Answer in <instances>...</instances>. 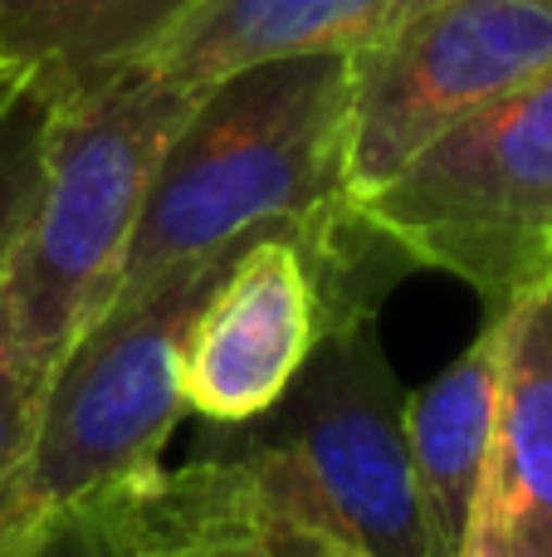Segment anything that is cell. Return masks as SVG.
<instances>
[{
  "label": "cell",
  "mask_w": 552,
  "mask_h": 557,
  "mask_svg": "<svg viewBox=\"0 0 552 557\" xmlns=\"http://www.w3.org/2000/svg\"><path fill=\"white\" fill-rule=\"evenodd\" d=\"M54 98L39 94L25 78H10L0 88V270H5L15 235L25 225L29 206L45 172V133Z\"/></svg>",
  "instance_id": "12"
},
{
  "label": "cell",
  "mask_w": 552,
  "mask_h": 557,
  "mask_svg": "<svg viewBox=\"0 0 552 557\" xmlns=\"http://www.w3.org/2000/svg\"><path fill=\"white\" fill-rule=\"evenodd\" d=\"M201 0H0V69L54 103L152 64Z\"/></svg>",
  "instance_id": "9"
},
{
  "label": "cell",
  "mask_w": 552,
  "mask_h": 557,
  "mask_svg": "<svg viewBox=\"0 0 552 557\" xmlns=\"http://www.w3.org/2000/svg\"><path fill=\"white\" fill-rule=\"evenodd\" d=\"M499 392L460 557H552V278L494 313Z\"/></svg>",
  "instance_id": "8"
},
{
  "label": "cell",
  "mask_w": 552,
  "mask_h": 557,
  "mask_svg": "<svg viewBox=\"0 0 552 557\" xmlns=\"http://www.w3.org/2000/svg\"><path fill=\"white\" fill-rule=\"evenodd\" d=\"M10 78H15V74H5V69H0V88H5V84H10Z\"/></svg>",
  "instance_id": "18"
},
{
  "label": "cell",
  "mask_w": 552,
  "mask_h": 557,
  "mask_svg": "<svg viewBox=\"0 0 552 557\" xmlns=\"http://www.w3.org/2000/svg\"><path fill=\"white\" fill-rule=\"evenodd\" d=\"M181 557H313V533L284 529L269 513L254 509V499L244 494V504L235 513H225L211 533L191 543Z\"/></svg>",
  "instance_id": "15"
},
{
  "label": "cell",
  "mask_w": 552,
  "mask_h": 557,
  "mask_svg": "<svg viewBox=\"0 0 552 557\" xmlns=\"http://www.w3.org/2000/svg\"><path fill=\"white\" fill-rule=\"evenodd\" d=\"M133 557H176V553H133Z\"/></svg>",
  "instance_id": "17"
},
{
  "label": "cell",
  "mask_w": 552,
  "mask_h": 557,
  "mask_svg": "<svg viewBox=\"0 0 552 557\" xmlns=\"http://www.w3.org/2000/svg\"><path fill=\"white\" fill-rule=\"evenodd\" d=\"M352 211L494 304L552 278V69L455 117Z\"/></svg>",
  "instance_id": "5"
},
{
  "label": "cell",
  "mask_w": 552,
  "mask_h": 557,
  "mask_svg": "<svg viewBox=\"0 0 552 557\" xmlns=\"http://www.w3.org/2000/svg\"><path fill=\"white\" fill-rule=\"evenodd\" d=\"M416 0H201L152 59L162 78L201 94L235 69L289 54H352Z\"/></svg>",
  "instance_id": "10"
},
{
  "label": "cell",
  "mask_w": 552,
  "mask_h": 557,
  "mask_svg": "<svg viewBox=\"0 0 552 557\" xmlns=\"http://www.w3.org/2000/svg\"><path fill=\"white\" fill-rule=\"evenodd\" d=\"M313 557H372V553L348 548V543H338V539H318V533H313Z\"/></svg>",
  "instance_id": "16"
},
{
  "label": "cell",
  "mask_w": 552,
  "mask_h": 557,
  "mask_svg": "<svg viewBox=\"0 0 552 557\" xmlns=\"http://www.w3.org/2000/svg\"><path fill=\"white\" fill-rule=\"evenodd\" d=\"M191 98L137 64L54 103L35 206L0 270V347L10 357L49 376L113 298L152 166Z\"/></svg>",
  "instance_id": "3"
},
{
  "label": "cell",
  "mask_w": 552,
  "mask_h": 557,
  "mask_svg": "<svg viewBox=\"0 0 552 557\" xmlns=\"http://www.w3.org/2000/svg\"><path fill=\"white\" fill-rule=\"evenodd\" d=\"M244 245L250 240L172 264L166 274L113 294L64 347L45 382L25 470L29 533L54 513L162 470V445L186 411L181 347L191 318Z\"/></svg>",
  "instance_id": "4"
},
{
  "label": "cell",
  "mask_w": 552,
  "mask_h": 557,
  "mask_svg": "<svg viewBox=\"0 0 552 557\" xmlns=\"http://www.w3.org/2000/svg\"><path fill=\"white\" fill-rule=\"evenodd\" d=\"M244 431L230 460L254 509L372 557H430L406 445V396L348 274L323 278V333L303 372Z\"/></svg>",
  "instance_id": "2"
},
{
  "label": "cell",
  "mask_w": 552,
  "mask_h": 557,
  "mask_svg": "<svg viewBox=\"0 0 552 557\" xmlns=\"http://www.w3.org/2000/svg\"><path fill=\"white\" fill-rule=\"evenodd\" d=\"M123 490L45 519L10 557H133V553H142Z\"/></svg>",
  "instance_id": "14"
},
{
  "label": "cell",
  "mask_w": 552,
  "mask_h": 557,
  "mask_svg": "<svg viewBox=\"0 0 552 557\" xmlns=\"http://www.w3.org/2000/svg\"><path fill=\"white\" fill-rule=\"evenodd\" d=\"M323 333V284L289 235H260L211 288L181 347L186 411L250 425L279 406Z\"/></svg>",
  "instance_id": "7"
},
{
  "label": "cell",
  "mask_w": 552,
  "mask_h": 557,
  "mask_svg": "<svg viewBox=\"0 0 552 557\" xmlns=\"http://www.w3.org/2000/svg\"><path fill=\"white\" fill-rule=\"evenodd\" d=\"M39 367L20 362L0 347V557H10L29 539L25 523V470L39 431V406H45Z\"/></svg>",
  "instance_id": "13"
},
{
  "label": "cell",
  "mask_w": 552,
  "mask_h": 557,
  "mask_svg": "<svg viewBox=\"0 0 552 557\" xmlns=\"http://www.w3.org/2000/svg\"><path fill=\"white\" fill-rule=\"evenodd\" d=\"M552 69V0H416L348 54V191L397 176L455 117Z\"/></svg>",
  "instance_id": "6"
},
{
  "label": "cell",
  "mask_w": 552,
  "mask_h": 557,
  "mask_svg": "<svg viewBox=\"0 0 552 557\" xmlns=\"http://www.w3.org/2000/svg\"><path fill=\"white\" fill-rule=\"evenodd\" d=\"M362 231L348 191V54L264 59L191 98L152 166L113 294L254 235H289L328 270Z\"/></svg>",
  "instance_id": "1"
},
{
  "label": "cell",
  "mask_w": 552,
  "mask_h": 557,
  "mask_svg": "<svg viewBox=\"0 0 552 557\" xmlns=\"http://www.w3.org/2000/svg\"><path fill=\"white\" fill-rule=\"evenodd\" d=\"M494 392L499 352L494 327H485L436 382H426L406 401V445L430 557H460L494 431Z\"/></svg>",
  "instance_id": "11"
}]
</instances>
